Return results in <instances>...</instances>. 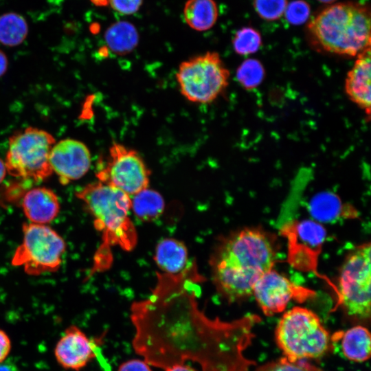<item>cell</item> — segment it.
Here are the masks:
<instances>
[{
    "label": "cell",
    "mask_w": 371,
    "mask_h": 371,
    "mask_svg": "<svg viewBox=\"0 0 371 371\" xmlns=\"http://www.w3.org/2000/svg\"><path fill=\"white\" fill-rule=\"evenodd\" d=\"M151 294L131 307L133 346L149 365L166 369L187 360L202 371H240V322L207 317L199 308L203 278L195 262L181 273H157Z\"/></svg>",
    "instance_id": "cell-1"
},
{
    "label": "cell",
    "mask_w": 371,
    "mask_h": 371,
    "mask_svg": "<svg viewBox=\"0 0 371 371\" xmlns=\"http://www.w3.org/2000/svg\"><path fill=\"white\" fill-rule=\"evenodd\" d=\"M277 257L274 240L260 229L245 228L221 238L210 260L218 292L234 302L252 295L254 285L273 269Z\"/></svg>",
    "instance_id": "cell-2"
},
{
    "label": "cell",
    "mask_w": 371,
    "mask_h": 371,
    "mask_svg": "<svg viewBox=\"0 0 371 371\" xmlns=\"http://www.w3.org/2000/svg\"><path fill=\"white\" fill-rule=\"evenodd\" d=\"M76 195L92 216L95 228L102 234L94 268L105 270L112 263V247L129 251L137 245V233L129 214L131 196L99 181L84 186Z\"/></svg>",
    "instance_id": "cell-3"
},
{
    "label": "cell",
    "mask_w": 371,
    "mask_h": 371,
    "mask_svg": "<svg viewBox=\"0 0 371 371\" xmlns=\"http://www.w3.org/2000/svg\"><path fill=\"white\" fill-rule=\"evenodd\" d=\"M311 43L317 49L346 57L370 48V12L366 5L340 3L327 7L308 25Z\"/></svg>",
    "instance_id": "cell-4"
},
{
    "label": "cell",
    "mask_w": 371,
    "mask_h": 371,
    "mask_svg": "<svg viewBox=\"0 0 371 371\" xmlns=\"http://www.w3.org/2000/svg\"><path fill=\"white\" fill-rule=\"evenodd\" d=\"M276 344L291 361L317 359L330 349L331 337L312 311L295 306L285 312L277 325Z\"/></svg>",
    "instance_id": "cell-5"
},
{
    "label": "cell",
    "mask_w": 371,
    "mask_h": 371,
    "mask_svg": "<svg viewBox=\"0 0 371 371\" xmlns=\"http://www.w3.org/2000/svg\"><path fill=\"white\" fill-rule=\"evenodd\" d=\"M55 143L49 133L32 126L13 134L5 160L7 172L36 182L45 180L53 172L49 155Z\"/></svg>",
    "instance_id": "cell-6"
},
{
    "label": "cell",
    "mask_w": 371,
    "mask_h": 371,
    "mask_svg": "<svg viewBox=\"0 0 371 371\" xmlns=\"http://www.w3.org/2000/svg\"><path fill=\"white\" fill-rule=\"evenodd\" d=\"M229 77V69L216 52L184 60L176 74L181 93L198 104L214 102L227 87Z\"/></svg>",
    "instance_id": "cell-7"
},
{
    "label": "cell",
    "mask_w": 371,
    "mask_h": 371,
    "mask_svg": "<svg viewBox=\"0 0 371 371\" xmlns=\"http://www.w3.org/2000/svg\"><path fill=\"white\" fill-rule=\"evenodd\" d=\"M22 229V243L14 253L12 265L31 276L57 271L66 249L64 239L47 225L30 223Z\"/></svg>",
    "instance_id": "cell-8"
},
{
    "label": "cell",
    "mask_w": 371,
    "mask_h": 371,
    "mask_svg": "<svg viewBox=\"0 0 371 371\" xmlns=\"http://www.w3.org/2000/svg\"><path fill=\"white\" fill-rule=\"evenodd\" d=\"M370 245L356 247L345 259L339 276L340 305L351 317L370 316Z\"/></svg>",
    "instance_id": "cell-9"
},
{
    "label": "cell",
    "mask_w": 371,
    "mask_h": 371,
    "mask_svg": "<svg viewBox=\"0 0 371 371\" xmlns=\"http://www.w3.org/2000/svg\"><path fill=\"white\" fill-rule=\"evenodd\" d=\"M150 170L135 150L113 142L105 166L97 172L98 181L133 196L148 188Z\"/></svg>",
    "instance_id": "cell-10"
},
{
    "label": "cell",
    "mask_w": 371,
    "mask_h": 371,
    "mask_svg": "<svg viewBox=\"0 0 371 371\" xmlns=\"http://www.w3.org/2000/svg\"><path fill=\"white\" fill-rule=\"evenodd\" d=\"M252 295L264 314L271 316L284 311L291 300L303 302L313 294L271 269L256 282Z\"/></svg>",
    "instance_id": "cell-11"
},
{
    "label": "cell",
    "mask_w": 371,
    "mask_h": 371,
    "mask_svg": "<svg viewBox=\"0 0 371 371\" xmlns=\"http://www.w3.org/2000/svg\"><path fill=\"white\" fill-rule=\"evenodd\" d=\"M49 164L60 182L65 185L82 178L89 171L91 156L83 142L67 138L54 144L49 155Z\"/></svg>",
    "instance_id": "cell-12"
},
{
    "label": "cell",
    "mask_w": 371,
    "mask_h": 371,
    "mask_svg": "<svg viewBox=\"0 0 371 371\" xmlns=\"http://www.w3.org/2000/svg\"><path fill=\"white\" fill-rule=\"evenodd\" d=\"M97 341L90 339L80 328H67L54 348V356L63 368L78 371L96 356Z\"/></svg>",
    "instance_id": "cell-13"
},
{
    "label": "cell",
    "mask_w": 371,
    "mask_h": 371,
    "mask_svg": "<svg viewBox=\"0 0 371 371\" xmlns=\"http://www.w3.org/2000/svg\"><path fill=\"white\" fill-rule=\"evenodd\" d=\"M371 58L370 48L357 56L348 71L344 91L349 100L359 107L369 120L371 112L370 95Z\"/></svg>",
    "instance_id": "cell-14"
},
{
    "label": "cell",
    "mask_w": 371,
    "mask_h": 371,
    "mask_svg": "<svg viewBox=\"0 0 371 371\" xmlns=\"http://www.w3.org/2000/svg\"><path fill=\"white\" fill-rule=\"evenodd\" d=\"M21 206L31 223L47 225L54 221L60 211L56 194L46 187H36L24 195Z\"/></svg>",
    "instance_id": "cell-15"
},
{
    "label": "cell",
    "mask_w": 371,
    "mask_h": 371,
    "mask_svg": "<svg viewBox=\"0 0 371 371\" xmlns=\"http://www.w3.org/2000/svg\"><path fill=\"white\" fill-rule=\"evenodd\" d=\"M154 260L162 273L177 275L190 265L186 245L180 240L167 238L157 245Z\"/></svg>",
    "instance_id": "cell-16"
},
{
    "label": "cell",
    "mask_w": 371,
    "mask_h": 371,
    "mask_svg": "<svg viewBox=\"0 0 371 371\" xmlns=\"http://www.w3.org/2000/svg\"><path fill=\"white\" fill-rule=\"evenodd\" d=\"M341 351L346 358L355 362H363L370 357L371 339L369 330L362 326H355L340 333Z\"/></svg>",
    "instance_id": "cell-17"
},
{
    "label": "cell",
    "mask_w": 371,
    "mask_h": 371,
    "mask_svg": "<svg viewBox=\"0 0 371 371\" xmlns=\"http://www.w3.org/2000/svg\"><path fill=\"white\" fill-rule=\"evenodd\" d=\"M218 15L214 0H188L183 8V17L192 30L204 32L216 23Z\"/></svg>",
    "instance_id": "cell-18"
},
{
    "label": "cell",
    "mask_w": 371,
    "mask_h": 371,
    "mask_svg": "<svg viewBox=\"0 0 371 371\" xmlns=\"http://www.w3.org/2000/svg\"><path fill=\"white\" fill-rule=\"evenodd\" d=\"M105 41L115 53L124 54L132 51L137 45L139 34L135 27L128 21H117L108 27Z\"/></svg>",
    "instance_id": "cell-19"
},
{
    "label": "cell",
    "mask_w": 371,
    "mask_h": 371,
    "mask_svg": "<svg viewBox=\"0 0 371 371\" xmlns=\"http://www.w3.org/2000/svg\"><path fill=\"white\" fill-rule=\"evenodd\" d=\"M164 206L161 195L148 188L131 198V210L142 221H150L156 219L162 214Z\"/></svg>",
    "instance_id": "cell-20"
},
{
    "label": "cell",
    "mask_w": 371,
    "mask_h": 371,
    "mask_svg": "<svg viewBox=\"0 0 371 371\" xmlns=\"http://www.w3.org/2000/svg\"><path fill=\"white\" fill-rule=\"evenodd\" d=\"M28 25L20 14L8 12L0 16V43L15 47L21 45L28 34Z\"/></svg>",
    "instance_id": "cell-21"
},
{
    "label": "cell",
    "mask_w": 371,
    "mask_h": 371,
    "mask_svg": "<svg viewBox=\"0 0 371 371\" xmlns=\"http://www.w3.org/2000/svg\"><path fill=\"white\" fill-rule=\"evenodd\" d=\"M233 48L240 55L256 52L262 45L260 34L252 27H243L236 33L233 39Z\"/></svg>",
    "instance_id": "cell-22"
},
{
    "label": "cell",
    "mask_w": 371,
    "mask_h": 371,
    "mask_svg": "<svg viewBox=\"0 0 371 371\" xmlns=\"http://www.w3.org/2000/svg\"><path fill=\"white\" fill-rule=\"evenodd\" d=\"M265 76L262 64L255 59L244 61L237 70V78L246 89H252L258 86Z\"/></svg>",
    "instance_id": "cell-23"
},
{
    "label": "cell",
    "mask_w": 371,
    "mask_h": 371,
    "mask_svg": "<svg viewBox=\"0 0 371 371\" xmlns=\"http://www.w3.org/2000/svg\"><path fill=\"white\" fill-rule=\"evenodd\" d=\"M256 371H324L306 360L291 361L285 357L268 362Z\"/></svg>",
    "instance_id": "cell-24"
},
{
    "label": "cell",
    "mask_w": 371,
    "mask_h": 371,
    "mask_svg": "<svg viewBox=\"0 0 371 371\" xmlns=\"http://www.w3.org/2000/svg\"><path fill=\"white\" fill-rule=\"evenodd\" d=\"M287 4V0H254V3L258 14L267 21L280 19L284 14Z\"/></svg>",
    "instance_id": "cell-25"
},
{
    "label": "cell",
    "mask_w": 371,
    "mask_h": 371,
    "mask_svg": "<svg viewBox=\"0 0 371 371\" xmlns=\"http://www.w3.org/2000/svg\"><path fill=\"white\" fill-rule=\"evenodd\" d=\"M311 7L303 0H295L287 4L284 16L287 21L292 25H302L309 18Z\"/></svg>",
    "instance_id": "cell-26"
},
{
    "label": "cell",
    "mask_w": 371,
    "mask_h": 371,
    "mask_svg": "<svg viewBox=\"0 0 371 371\" xmlns=\"http://www.w3.org/2000/svg\"><path fill=\"white\" fill-rule=\"evenodd\" d=\"M143 0H109L111 7L122 14L130 15L138 11Z\"/></svg>",
    "instance_id": "cell-27"
},
{
    "label": "cell",
    "mask_w": 371,
    "mask_h": 371,
    "mask_svg": "<svg viewBox=\"0 0 371 371\" xmlns=\"http://www.w3.org/2000/svg\"><path fill=\"white\" fill-rule=\"evenodd\" d=\"M117 371H152V370L145 361L131 359L122 363Z\"/></svg>",
    "instance_id": "cell-28"
},
{
    "label": "cell",
    "mask_w": 371,
    "mask_h": 371,
    "mask_svg": "<svg viewBox=\"0 0 371 371\" xmlns=\"http://www.w3.org/2000/svg\"><path fill=\"white\" fill-rule=\"evenodd\" d=\"M10 350V339L5 331L0 329V363L5 361Z\"/></svg>",
    "instance_id": "cell-29"
},
{
    "label": "cell",
    "mask_w": 371,
    "mask_h": 371,
    "mask_svg": "<svg viewBox=\"0 0 371 371\" xmlns=\"http://www.w3.org/2000/svg\"><path fill=\"white\" fill-rule=\"evenodd\" d=\"M8 60L5 54L0 49V78L3 76L8 70Z\"/></svg>",
    "instance_id": "cell-30"
},
{
    "label": "cell",
    "mask_w": 371,
    "mask_h": 371,
    "mask_svg": "<svg viewBox=\"0 0 371 371\" xmlns=\"http://www.w3.org/2000/svg\"><path fill=\"white\" fill-rule=\"evenodd\" d=\"M0 371H20L17 366L10 360L0 363Z\"/></svg>",
    "instance_id": "cell-31"
},
{
    "label": "cell",
    "mask_w": 371,
    "mask_h": 371,
    "mask_svg": "<svg viewBox=\"0 0 371 371\" xmlns=\"http://www.w3.org/2000/svg\"><path fill=\"white\" fill-rule=\"evenodd\" d=\"M165 371H197L194 368L187 364H177L172 366H170L166 369Z\"/></svg>",
    "instance_id": "cell-32"
},
{
    "label": "cell",
    "mask_w": 371,
    "mask_h": 371,
    "mask_svg": "<svg viewBox=\"0 0 371 371\" xmlns=\"http://www.w3.org/2000/svg\"><path fill=\"white\" fill-rule=\"evenodd\" d=\"M7 172L5 161L0 158V184L3 181Z\"/></svg>",
    "instance_id": "cell-33"
},
{
    "label": "cell",
    "mask_w": 371,
    "mask_h": 371,
    "mask_svg": "<svg viewBox=\"0 0 371 371\" xmlns=\"http://www.w3.org/2000/svg\"><path fill=\"white\" fill-rule=\"evenodd\" d=\"M318 1L324 3H330L335 1L336 0H318Z\"/></svg>",
    "instance_id": "cell-34"
}]
</instances>
